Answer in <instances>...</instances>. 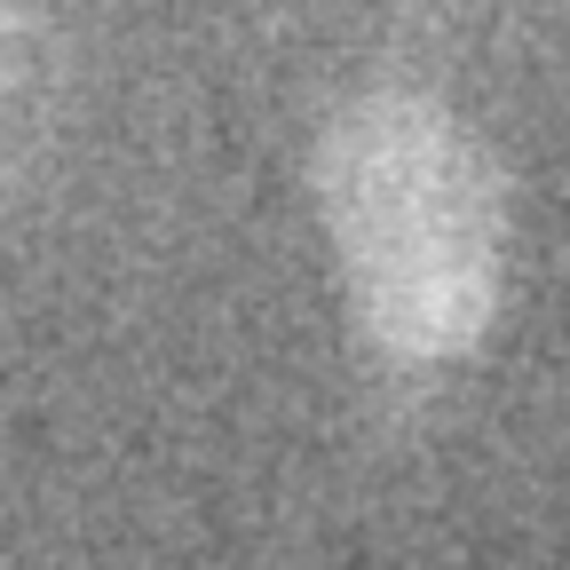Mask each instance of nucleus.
Masks as SVG:
<instances>
[{"mask_svg": "<svg viewBox=\"0 0 570 570\" xmlns=\"http://www.w3.org/2000/svg\"><path fill=\"white\" fill-rule=\"evenodd\" d=\"M348 317L389 365H460L508 302V175L428 88L348 96L309 151Z\"/></svg>", "mask_w": 570, "mask_h": 570, "instance_id": "1", "label": "nucleus"}, {"mask_svg": "<svg viewBox=\"0 0 570 570\" xmlns=\"http://www.w3.org/2000/svg\"><path fill=\"white\" fill-rule=\"evenodd\" d=\"M32 151V0H0V206Z\"/></svg>", "mask_w": 570, "mask_h": 570, "instance_id": "2", "label": "nucleus"}]
</instances>
